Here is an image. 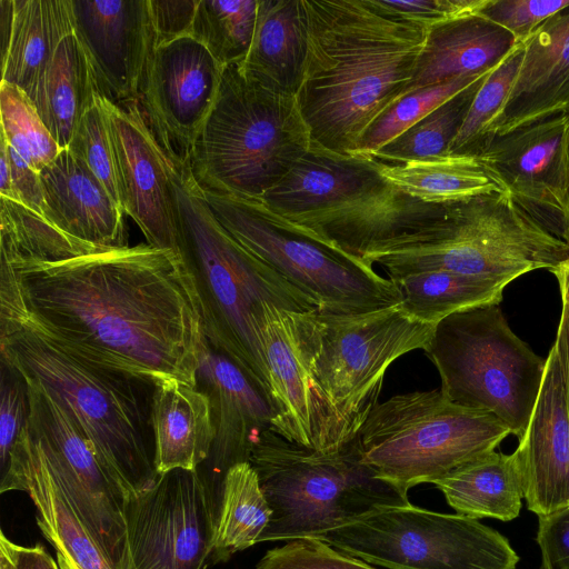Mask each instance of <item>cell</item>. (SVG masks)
Instances as JSON below:
<instances>
[{
	"label": "cell",
	"mask_w": 569,
	"mask_h": 569,
	"mask_svg": "<svg viewBox=\"0 0 569 569\" xmlns=\"http://www.w3.org/2000/svg\"><path fill=\"white\" fill-rule=\"evenodd\" d=\"M518 450L528 509L540 517L569 506V412L555 346L546 359L538 399Z\"/></svg>",
	"instance_id": "22"
},
{
	"label": "cell",
	"mask_w": 569,
	"mask_h": 569,
	"mask_svg": "<svg viewBox=\"0 0 569 569\" xmlns=\"http://www.w3.org/2000/svg\"><path fill=\"white\" fill-rule=\"evenodd\" d=\"M569 0H485L478 13L509 31L517 43L527 41Z\"/></svg>",
	"instance_id": "42"
},
{
	"label": "cell",
	"mask_w": 569,
	"mask_h": 569,
	"mask_svg": "<svg viewBox=\"0 0 569 569\" xmlns=\"http://www.w3.org/2000/svg\"><path fill=\"white\" fill-rule=\"evenodd\" d=\"M223 68L192 36L154 49L139 99L171 160L189 162L217 100Z\"/></svg>",
	"instance_id": "16"
},
{
	"label": "cell",
	"mask_w": 569,
	"mask_h": 569,
	"mask_svg": "<svg viewBox=\"0 0 569 569\" xmlns=\"http://www.w3.org/2000/svg\"><path fill=\"white\" fill-rule=\"evenodd\" d=\"M560 202L567 233V243L569 244V120L563 139Z\"/></svg>",
	"instance_id": "50"
},
{
	"label": "cell",
	"mask_w": 569,
	"mask_h": 569,
	"mask_svg": "<svg viewBox=\"0 0 569 569\" xmlns=\"http://www.w3.org/2000/svg\"><path fill=\"white\" fill-rule=\"evenodd\" d=\"M311 138L296 96L223 68L214 106L189 160L202 190L260 201L309 151Z\"/></svg>",
	"instance_id": "6"
},
{
	"label": "cell",
	"mask_w": 569,
	"mask_h": 569,
	"mask_svg": "<svg viewBox=\"0 0 569 569\" xmlns=\"http://www.w3.org/2000/svg\"><path fill=\"white\" fill-rule=\"evenodd\" d=\"M293 312L264 303L258 318L273 409L270 430L305 448L339 451L348 445L300 346Z\"/></svg>",
	"instance_id": "17"
},
{
	"label": "cell",
	"mask_w": 569,
	"mask_h": 569,
	"mask_svg": "<svg viewBox=\"0 0 569 569\" xmlns=\"http://www.w3.org/2000/svg\"><path fill=\"white\" fill-rule=\"evenodd\" d=\"M379 170L395 187L426 203L503 191L477 158L446 156L397 164L380 162Z\"/></svg>",
	"instance_id": "32"
},
{
	"label": "cell",
	"mask_w": 569,
	"mask_h": 569,
	"mask_svg": "<svg viewBox=\"0 0 569 569\" xmlns=\"http://www.w3.org/2000/svg\"><path fill=\"white\" fill-rule=\"evenodd\" d=\"M482 76L461 77L403 94L369 124L358 140L355 154L372 158L382 146Z\"/></svg>",
	"instance_id": "38"
},
{
	"label": "cell",
	"mask_w": 569,
	"mask_h": 569,
	"mask_svg": "<svg viewBox=\"0 0 569 569\" xmlns=\"http://www.w3.org/2000/svg\"><path fill=\"white\" fill-rule=\"evenodd\" d=\"M271 517L272 509L250 462L232 466L223 479L211 562L227 561L258 543Z\"/></svg>",
	"instance_id": "33"
},
{
	"label": "cell",
	"mask_w": 569,
	"mask_h": 569,
	"mask_svg": "<svg viewBox=\"0 0 569 569\" xmlns=\"http://www.w3.org/2000/svg\"><path fill=\"white\" fill-rule=\"evenodd\" d=\"M319 540L388 569H516L519 561L508 539L478 519L411 503L379 509Z\"/></svg>",
	"instance_id": "13"
},
{
	"label": "cell",
	"mask_w": 569,
	"mask_h": 569,
	"mask_svg": "<svg viewBox=\"0 0 569 569\" xmlns=\"http://www.w3.org/2000/svg\"><path fill=\"white\" fill-rule=\"evenodd\" d=\"M0 266V293L67 351L153 386L197 387L202 306L180 252L141 243Z\"/></svg>",
	"instance_id": "1"
},
{
	"label": "cell",
	"mask_w": 569,
	"mask_h": 569,
	"mask_svg": "<svg viewBox=\"0 0 569 569\" xmlns=\"http://www.w3.org/2000/svg\"><path fill=\"white\" fill-rule=\"evenodd\" d=\"M306 58L299 0H258L253 39L240 63L243 73L273 91L297 96Z\"/></svg>",
	"instance_id": "28"
},
{
	"label": "cell",
	"mask_w": 569,
	"mask_h": 569,
	"mask_svg": "<svg viewBox=\"0 0 569 569\" xmlns=\"http://www.w3.org/2000/svg\"><path fill=\"white\" fill-rule=\"evenodd\" d=\"M39 174L48 220L100 250L128 246L121 207L69 149H62Z\"/></svg>",
	"instance_id": "24"
},
{
	"label": "cell",
	"mask_w": 569,
	"mask_h": 569,
	"mask_svg": "<svg viewBox=\"0 0 569 569\" xmlns=\"http://www.w3.org/2000/svg\"><path fill=\"white\" fill-rule=\"evenodd\" d=\"M170 187L179 251L196 278L201 299L204 339L236 363L271 402L258 330L263 305L295 312L313 311L319 306L223 228L189 162L171 160Z\"/></svg>",
	"instance_id": "4"
},
{
	"label": "cell",
	"mask_w": 569,
	"mask_h": 569,
	"mask_svg": "<svg viewBox=\"0 0 569 569\" xmlns=\"http://www.w3.org/2000/svg\"><path fill=\"white\" fill-rule=\"evenodd\" d=\"M553 346L556 347L563 372L566 400L569 412V307L565 303Z\"/></svg>",
	"instance_id": "49"
},
{
	"label": "cell",
	"mask_w": 569,
	"mask_h": 569,
	"mask_svg": "<svg viewBox=\"0 0 569 569\" xmlns=\"http://www.w3.org/2000/svg\"><path fill=\"white\" fill-rule=\"evenodd\" d=\"M74 31L71 0H13L1 81L26 92L64 37Z\"/></svg>",
	"instance_id": "30"
},
{
	"label": "cell",
	"mask_w": 569,
	"mask_h": 569,
	"mask_svg": "<svg viewBox=\"0 0 569 569\" xmlns=\"http://www.w3.org/2000/svg\"><path fill=\"white\" fill-rule=\"evenodd\" d=\"M258 0H199L191 36L222 68L244 61L257 22Z\"/></svg>",
	"instance_id": "36"
},
{
	"label": "cell",
	"mask_w": 569,
	"mask_h": 569,
	"mask_svg": "<svg viewBox=\"0 0 569 569\" xmlns=\"http://www.w3.org/2000/svg\"><path fill=\"white\" fill-rule=\"evenodd\" d=\"M433 485L458 515L512 520L520 512L525 493L520 451L518 448L510 455L491 451Z\"/></svg>",
	"instance_id": "29"
},
{
	"label": "cell",
	"mask_w": 569,
	"mask_h": 569,
	"mask_svg": "<svg viewBox=\"0 0 569 569\" xmlns=\"http://www.w3.org/2000/svg\"><path fill=\"white\" fill-rule=\"evenodd\" d=\"M71 6L98 93L113 103L139 101L156 49L149 0H71Z\"/></svg>",
	"instance_id": "19"
},
{
	"label": "cell",
	"mask_w": 569,
	"mask_h": 569,
	"mask_svg": "<svg viewBox=\"0 0 569 569\" xmlns=\"http://www.w3.org/2000/svg\"><path fill=\"white\" fill-rule=\"evenodd\" d=\"M293 317L300 346L346 445L379 403L390 365L413 350L425 351L435 330L399 305L361 313L317 309Z\"/></svg>",
	"instance_id": "10"
},
{
	"label": "cell",
	"mask_w": 569,
	"mask_h": 569,
	"mask_svg": "<svg viewBox=\"0 0 569 569\" xmlns=\"http://www.w3.org/2000/svg\"><path fill=\"white\" fill-rule=\"evenodd\" d=\"M487 74L477 79L400 136L382 146L373 153L372 159L388 164H397L449 156L450 146L459 133Z\"/></svg>",
	"instance_id": "35"
},
{
	"label": "cell",
	"mask_w": 569,
	"mask_h": 569,
	"mask_svg": "<svg viewBox=\"0 0 569 569\" xmlns=\"http://www.w3.org/2000/svg\"><path fill=\"white\" fill-rule=\"evenodd\" d=\"M57 560L61 567V569H79L73 562L61 556L60 553H57Z\"/></svg>",
	"instance_id": "54"
},
{
	"label": "cell",
	"mask_w": 569,
	"mask_h": 569,
	"mask_svg": "<svg viewBox=\"0 0 569 569\" xmlns=\"http://www.w3.org/2000/svg\"><path fill=\"white\" fill-rule=\"evenodd\" d=\"M24 93L60 149L68 148L98 94L89 59L74 31L63 38Z\"/></svg>",
	"instance_id": "27"
},
{
	"label": "cell",
	"mask_w": 569,
	"mask_h": 569,
	"mask_svg": "<svg viewBox=\"0 0 569 569\" xmlns=\"http://www.w3.org/2000/svg\"><path fill=\"white\" fill-rule=\"evenodd\" d=\"M19 376L27 386L29 415L18 437L60 481L114 569L123 546L124 500L109 480L94 443L71 408L38 379Z\"/></svg>",
	"instance_id": "14"
},
{
	"label": "cell",
	"mask_w": 569,
	"mask_h": 569,
	"mask_svg": "<svg viewBox=\"0 0 569 569\" xmlns=\"http://www.w3.org/2000/svg\"><path fill=\"white\" fill-rule=\"evenodd\" d=\"M569 261V244L506 191L447 202L425 234L370 258L390 281L412 272L449 270L507 283L536 269L552 273Z\"/></svg>",
	"instance_id": "8"
},
{
	"label": "cell",
	"mask_w": 569,
	"mask_h": 569,
	"mask_svg": "<svg viewBox=\"0 0 569 569\" xmlns=\"http://www.w3.org/2000/svg\"><path fill=\"white\" fill-rule=\"evenodd\" d=\"M249 462L272 509L259 542L321 539L373 511L410 503L408 493L377 478L362 462L355 440L339 451L322 452L267 429Z\"/></svg>",
	"instance_id": "7"
},
{
	"label": "cell",
	"mask_w": 569,
	"mask_h": 569,
	"mask_svg": "<svg viewBox=\"0 0 569 569\" xmlns=\"http://www.w3.org/2000/svg\"><path fill=\"white\" fill-rule=\"evenodd\" d=\"M256 569H375L370 563L313 538L269 549Z\"/></svg>",
	"instance_id": "41"
},
{
	"label": "cell",
	"mask_w": 569,
	"mask_h": 569,
	"mask_svg": "<svg viewBox=\"0 0 569 569\" xmlns=\"http://www.w3.org/2000/svg\"><path fill=\"white\" fill-rule=\"evenodd\" d=\"M0 569H61L58 560L41 545L26 547L0 531Z\"/></svg>",
	"instance_id": "48"
},
{
	"label": "cell",
	"mask_w": 569,
	"mask_h": 569,
	"mask_svg": "<svg viewBox=\"0 0 569 569\" xmlns=\"http://www.w3.org/2000/svg\"><path fill=\"white\" fill-rule=\"evenodd\" d=\"M509 433L495 416L456 405L439 388L379 402L355 441L377 478L408 493L495 451Z\"/></svg>",
	"instance_id": "9"
},
{
	"label": "cell",
	"mask_w": 569,
	"mask_h": 569,
	"mask_svg": "<svg viewBox=\"0 0 569 569\" xmlns=\"http://www.w3.org/2000/svg\"><path fill=\"white\" fill-rule=\"evenodd\" d=\"M425 353L453 403L500 420L520 441L543 380L541 359L509 328L499 305L456 312L436 325Z\"/></svg>",
	"instance_id": "11"
},
{
	"label": "cell",
	"mask_w": 569,
	"mask_h": 569,
	"mask_svg": "<svg viewBox=\"0 0 569 569\" xmlns=\"http://www.w3.org/2000/svg\"><path fill=\"white\" fill-rule=\"evenodd\" d=\"M0 203V260L48 262L103 251L69 236L22 203L4 197Z\"/></svg>",
	"instance_id": "34"
},
{
	"label": "cell",
	"mask_w": 569,
	"mask_h": 569,
	"mask_svg": "<svg viewBox=\"0 0 569 569\" xmlns=\"http://www.w3.org/2000/svg\"><path fill=\"white\" fill-rule=\"evenodd\" d=\"M518 44L509 31L479 13L436 24L428 29L405 94L452 79L489 73Z\"/></svg>",
	"instance_id": "25"
},
{
	"label": "cell",
	"mask_w": 569,
	"mask_h": 569,
	"mask_svg": "<svg viewBox=\"0 0 569 569\" xmlns=\"http://www.w3.org/2000/svg\"><path fill=\"white\" fill-rule=\"evenodd\" d=\"M0 351L2 365L38 379L71 408L124 501L157 482L152 395L148 396L153 392L152 383L67 351L3 295H0Z\"/></svg>",
	"instance_id": "3"
},
{
	"label": "cell",
	"mask_w": 569,
	"mask_h": 569,
	"mask_svg": "<svg viewBox=\"0 0 569 569\" xmlns=\"http://www.w3.org/2000/svg\"><path fill=\"white\" fill-rule=\"evenodd\" d=\"M373 2L387 13L429 29L456 18L478 13L485 0H373Z\"/></svg>",
	"instance_id": "44"
},
{
	"label": "cell",
	"mask_w": 569,
	"mask_h": 569,
	"mask_svg": "<svg viewBox=\"0 0 569 569\" xmlns=\"http://www.w3.org/2000/svg\"><path fill=\"white\" fill-rule=\"evenodd\" d=\"M154 465L159 475L198 470L216 438L211 402L198 387L178 380L154 385L151 403Z\"/></svg>",
	"instance_id": "26"
},
{
	"label": "cell",
	"mask_w": 569,
	"mask_h": 569,
	"mask_svg": "<svg viewBox=\"0 0 569 569\" xmlns=\"http://www.w3.org/2000/svg\"><path fill=\"white\" fill-rule=\"evenodd\" d=\"M13 200L44 216L46 203L40 174L8 143Z\"/></svg>",
	"instance_id": "47"
},
{
	"label": "cell",
	"mask_w": 569,
	"mask_h": 569,
	"mask_svg": "<svg viewBox=\"0 0 569 569\" xmlns=\"http://www.w3.org/2000/svg\"><path fill=\"white\" fill-rule=\"evenodd\" d=\"M553 274L557 277L560 286L562 302L569 307V261L561 266Z\"/></svg>",
	"instance_id": "53"
},
{
	"label": "cell",
	"mask_w": 569,
	"mask_h": 569,
	"mask_svg": "<svg viewBox=\"0 0 569 569\" xmlns=\"http://www.w3.org/2000/svg\"><path fill=\"white\" fill-rule=\"evenodd\" d=\"M1 57L7 52L13 21V0H0Z\"/></svg>",
	"instance_id": "52"
},
{
	"label": "cell",
	"mask_w": 569,
	"mask_h": 569,
	"mask_svg": "<svg viewBox=\"0 0 569 569\" xmlns=\"http://www.w3.org/2000/svg\"><path fill=\"white\" fill-rule=\"evenodd\" d=\"M0 113L1 133L36 171L40 172L61 151L28 96L20 88L2 81Z\"/></svg>",
	"instance_id": "39"
},
{
	"label": "cell",
	"mask_w": 569,
	"mask_h": 569,
	"mask_svg": "<svg viewBox=\"0 0 569 569\" xmlns=\"http://www.w3.org/2000/svg\"><path fill=\"white\" fill-rule=\"evenodd\" d=\"M197 387L210 399L216 428L212 449L204 462L209 471L200 476L219 515L227 471L239 462H249L254 442L270 429L273 409L266 393L206 339Z\"/></svg>",
	"instance_id": "21"
},
{
	"label": "cell",
	"mask_w": 569,
	"mask_h": 569,
	"mask_svg": "<svg viewBox=\"0 0 569 569\" xmlns=\"http://www.w3.org/2000/svg\"><path fill=\"white\" fill-rule=\"evenodd\" d=\"M379 163L311 143L261 202L369 264L371 257L427 233L446 212V203H426L395 187L382 177Z\"/></svg>",
	"instance_id": "5"
},
{
	"label": "cell",
	"mask_w": 569,
	"mask_h": 569,
	"mask_svg": "<svg viewBox=\"0 0 569 569\" xmlns=\"http://www.w3.org/2000/svg\"><path fill=\"white\" fill-rule=\"evenodd\" d=\"M401 293L400 309L409 317L435 326L447 317L481 305H499L505 281L449 270H426L395 281Z\"/></svg>",
	"instance_id": "31"
},
{
	"label": "cell",
	"mask_w": 569,
	"mask_h": 569,
	"mask_svg": "<svg viewBox=\"0 0 569 569\" xmlns=\"http://www.w3.org/2000/svg\"><path fill=\"white\" fill-rule=\"evenodd\" d=\"M202 192L223 228L320 310L361 313L401 302L399 289L371 264L303 231L262 202Z\"/></svg>",
	"instance_id": "12"
},
{
	"label": "cell",
	"mask_w": 569,
	"mask_h": 569,
	"mask_svg": "<svg viewBox=\"0 0 569 569\" xmlns=\"http://www.w3.org/2000/svg\"><path fill=\"white\" fill-rule=\"evenodd\" d=\"M523 57V43L491 72L478 90L467 118L450 146L449 156L479 158L493 139L490 128L501 111Z\"/></svg>",
	"instance_id": "37"
},
{
	"label": "cell",
	"mask_w": 569,
	"mask_h": 569,
	"mask_svg": "<svg viewBox=\"0 0 569 569\" xmlns=\"http://www.w3.org/2000/svg\"><path fill=\"white\" fill-rule=\"evenodd\" d=\"M542 569H569V506L538 517Z\"/></svg>",
	"instance_id": "46"
},
{
	"label": "cell",
	"mask_w": 569,
	"mask_h": 569,
	"mask_svg": "<svg viewBox=\"0 0 569 569\" xmlns=\"http://www.w3.org/2000/svg\"><path fill=\"white\" fill-rule=\"evenodd\" d=\"M0 197L13 200V191L11 186V167L8 154V141L1 133L0 142Z\"/></svg>",
	"instance_id": "51"
},
{
	"label": "cell",
	"mask_w": 569,
	"mask_h": 569,
	"mask_svg": "<svg viewBox=\"0 0 569 569\" xmlns=\"http://www.w3.org/2000/svg\"><path fill=\"white\" fill-rule=\"evenodd\" d=\"M569 114L496 136L478 160L513 200L567 243L560 202Z\"/></svg>",
	"instance_id": "20"
},
{
	"label": "cell",
	"mask_w": 569,
	"mask_h": 569,
	"mask_svg": "<svg viewBox=\"0 0 569 569\" xmlns=\"http://www.w3.org/2000/svg\"><path fill=\"white\" fill-rule=\"evenodd\" d=\"M67 149L93 172L120 206L113 147L99 93L79 121Z\"/></svg>",
	"instance_id": "40"
},
{
	"label": "cell",
	"mask_w": 569,
	"mask_h": 569,
	"mask_svg": "<svg viewBox=\"0 0 569 569\" xmlns=\"http://www.w3.org/2000/svg\"><path fill=\"white\" fill-rule=\"evenodd\" d=\"M559 114H569V7L523 42L519 71L490 131L495 138Z\"/></svg>",
	"instance_id": "23"
},
{
	"label": "cell",
	"mask_w": 569,
	"mask_h": 569,
	"mask_svg": "<svg viewBox=\"0 0 569 569\" xmlns=\"http://www.w3.org/2000/svg\"><path fill=\"white\" fill-rule=\"evenodd\" d=\"M307 58L296 96L311 143L355 154L369 124L412 80L428 28L373 0H299Z\"/></svg>",
	"instance_id": "2"
},
{
	"label": "cell",
	"mask_w": 569,
	"mask_h": 569,
	"mask_svg": "<svg viewBox=\"0 0 569 569\" xmlns=\"http://www.w3.org/2000/svg\"><path fill=\"white\" fill-rule=\"evenodd\" d=\"M0 461L1 470L29 415L27 386L13 370L1 363Z\"/></svg>",
	"instance_id": "43"
},
{
	"label": "cell",
	"mask_w": 569,
	"mask_h": 569,
	"mask_svg": "<svg viewBox=\"0 0 569 569\" xmlns=\"http://www.w3.org/2000/svg\"><path fill=\"white\" fill-rule=\"evenodd\" d=\"M124 537L114 569H207L218 511L198 470L159 475L123 505Z\"/></svg>",
	"instance_id": "15"
},
{
	"label": "cell",
	"mask_w": 569,
	"mask_h": 569,
	"mask_svg": "<svg viewBox=\"0 0 569 569\" xmlns=\"http://www.w3.org/2000/svg\"><path fill=\"white\" fill-rule=\"evenodd\" d=\"M199 0H149L156 48L191 36Z\"/></svg>",
	"instance_id": "45"
},
{
	"label": "cell",
	"mask_w": 569,
	"mask_h": 569,
	"mask_svg": "<svg viewBox=\"0 0 569 569\" xmlns=\"http://www.w3.org/2000/svg\"><path fill=\"white\" fill-rule=\"evenodd\" d=\"M99 99L112 141L121 209L148 244L180 252L171 204V159L139 101L113 103L100 94Z\"/></svg>",
	"instance_id": "18"
}]
</instances>
